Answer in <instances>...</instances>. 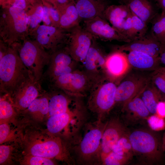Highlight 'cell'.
Listing matches in <instances>:
<instances>
[{"label": "cell", "instance_id": "obj_52", "mask_svg": "<svg viewBox=\"0 0 165 165\" xmlns=\"http://www.w3.org/2000/svg\"></svg>", "mask_w": 165, "mask_h": 165}, {"label": "cell", "instance_id": "obj_18", "mask_svg": "<svg viewBox=\"0 0 165 165\" xmlns=\"http://www.w3.org/2000/svg\"><path fill=\"white\" fill-rule=\"evenodd\" d=\"M162 44L151 34L145 35L117 48L122 51H136L159 57Z\"/></svg>", "mask_w": 165, "mask_h": 165}, {"label": "cell", "instance_id": "obj_37", "mask_svg": "<svg viewBox=\"0 0 165 165\" xmlns=\"http://www.w3.org/2000/svg\"><path fill=\"white\" fill-rule=\"evenodd\" d=\"M46 2L48 7L51 26L60 27V16L58 10L51 4Z\"/></svg>", "mask_w": 165, "mask_h": 165}, {"label": "cell", "instance_id": "obj_32", "mask_svg": "<svg viewBox=\"0 0 165 165\" xmlns=\"http://www.w3.org/2000/svg\"><path fill=\"white\" fill-rule=\"evenodd\" d=\"M151 81L156 87L165 95V67H159L150 74Z\"/></svg>", "mask_w": 165, "mask_h": 165}, {"label": "cell", "instance_id": "obj_46", "mask_svg": "<svg viewBox=\"0 0 165 165\" xmlns=\"http://www.w3.org/2000/svg\"><path fill=\"white\" fill-rule=\"evenodd\" d=\"M159 58L160 62L165 65V45H161Z\"/></svg>", "mask_w": 165, "mask_h": 165}, {"label": "cell", "instance_id": "obj_24", "mask_svg": "<svg viewBox=\"0 0 165 165\" xmlns=\"http://www.w3.org/2000/svg\"><path fill=\"white\" fill-rule=\"evenodd\" d=\"M76 98L75 101H73L63 94L54 95L49 101L48 114L49 116L70 112L81 108V105L75 107H70V105L74 104L78 101V99Z\"/></svg>", "mask_w": 165, "mask_h": 165}, {"label": "cell", "instance_id": "obj_50", "mask_svg": "<svg viewBox=\"0 0 165 165\" xmlns=\"http://www.w3.org/2000/svg\"><path fill=\"white\" fill-rule=\"evenodd\" d=\"M128 0H119L120 2L122 3V4H125Z\"/></svg>", "mask_w": 165, "mask_h": 165}, {"label": "cell", "instance_id": "obj_31", "mask_svg": "<svg viewBox=\"0 0 165 165\" xmlns=\"http://www.w3.org/2000/svg\"><path fill=\"white\" fill-rule=\"evenodd\" d=\"M49 100L45 97L37 98L27 108L31 113L45 115L49 113Z\"/></svg>", "mask_w": 165, "mask_h": 165}, {"label": "cell", "instance_id": "obj_11", "mask_svg": "<svg viewBox=\"0 0 165 165\" xmlns=\"http://www.w3.org/2000/svg\"><path fill=\"white\" fill-rule=\"evenodd\" d=\"M93 38L91 46L82 64L83 71L95 83L106 78L104 67L106 56Z\"/></svg>", "mask_w": 165, "mask_h": 165}, {"label": "cell", "instance_id": "obj_9", "mask_svg": "<svg viewBox=\"0 0 165 165\" xmlns=\"http://www.w3.org/2000/svg\"><path fill=\"white\" fill-rule=\"evenodd\" d=\"M69 36V31L60 27L40 25L30 36L50 53L65 46Z\"/></svg>", "mask_w": 165, "mask_h": 165}, {"label": "cell", "instance_id": "obj_7", "mask_svg": "<svg viewBox=\"0 0 165 165\" xmlns=\"http://www.w3.org/2000/svg\"><path fill=\"white\" fill-rule=\"evenodd\" d=\"M107 121L97 119L89 124L83 137L77 148V151L81 159L90 162L97 158L100 160L101 140Z\"/></svg>", "mask_w": 165, "mask_h": 165}, {"label": "cell", "instance_id": "obj_35", "mask_svg": "<svg viewBox=\"0 0 165 165\" xmlns=\"http://www.w3.org/2000/svg\"><path fill=\"white\" fill-rule=\"evenodd\" d=\"M7 94L0 98V122H6L14 115L15 112L11 102L6 99Z\"/></svg>", "mask_w": 165, "mask_h": 165}, {"label": "cell", "instance_id": "obj_39", "mask_svg": "<svg viewBox=\"0 0 165 165\" xmlns=\"http://www.w3.org/2000/svg\"><path fill=\"white\" fill-rule=\"evenodd\" d=\"M28 159V164L31 165H51L54 163L49 158L33 156Z\"/></svg>", "mask_w": 165, "mask_h": 165}, {"label": "cell", "instance_id": "obj_53", "mask_svg": "<svg viewBox=\"0 0 165 165\" xmlns=\"http://www.w3.org/2000/svg\"></svg>", "mask_w": 165, "mask_h": 165}, {"label": "cell", "instance_id": "obj_41", "mask_svg": "<svg viewBox=\"0 0 165 165\" xmlns=\"http://www.w3.org/2000/svg\"><path fill=\"white\" fill-rule=\"evenodd\" d=\"M52 5L58 9L64 5L71 2H75V0H43Z\"/></svg>", "mask_w": 165, "mask_h": 165}, {"label": "cell", "instance_id": "obj_29", "mask_svg": "<svg viewBox=\"0 0 165 165\" xmlns=\"http://www.w3.org/2000/svg\"><path fill=\"white\" fill-rule=\"evenodd\" d=\"M151 34L161 44L165 45V14L161 13L156 17Z\"/></svg>", "mask_w": 165, "mask_h": 165}, {"label": "cell", "instance_id": "obj_14", "mask_svg": "<svg viewBox=\"0 0 165 165\" xmlns=\"http://www.w3.org/2000/svg\"><path fill=\"white\" fill-rule=\"evenodd\" d=\"M129 128L124 125L120 118H112L107 121L102 137L100 160L102 162L112 151L119 139L127 133Z\"/></svg>", "mask_w": 165, "mask_h": 165}, {"label": "cell", "instance_id": "obj_12", "mask_svg": "<svg viewBox=\"0 0 165 165\" xmlns=\"http://www.w3.org/2000/svg\"><path fill=\"white\" fill-rule=\"evenodd\" d=\"M131 67L127 54L117 48L107 55L104 67L106 78L117 85Z\"/></svg>", "mask_w": 165, "mask_h": 165}, {"label": "cell", "instance_id": "obj_3", "mask_svg": "<svg viewBox=\"0 0 165 165\" xmlns=\"http://www.w3.org/2000/svg\"><path fill=\"white\" fill-rule=\"evenodd\" d=\"M29 37L26 11L16 6L1 7L0 40L13 46L21 43Z\"/></svg>", "mask_w": 165, "mask_h": 165}, {"label": "cell", "instance_id": "obj_47", "mask_svg": "<svg viewBox=\"0 0 165 165\" xmlns=\"http://www.w3.org/2000/svg\"><path fill=\"white\" fill-rule=\"evenodd\" d=\"M162 10V13L165 14V0H154Z\"/></svg>", "mask_w": 165, "mask_h": 165}, {"label": "cell", "instance_id": "obj_49", "mask_svg": "<svg viewBox=\"0 0 165 165\" xmlns=\"http://www.w3.org/2000/svg\"><path fill=\"white\" fill-rule=\"evenodd\" d=\"M162 142L163 148L165 156V131L164 132L162 135Z\"/></svg>", "mask_w": 165, "mask_h": 165}, {"label": "cell", "instance_id": "obj_17", "mask_svg": "<svg viewBox=\"0 0 165 165\" xmlns=\"http://www.w3.org/2000/svg\"><path fill=\"white\" fill-rule=\"evenodd\" d=\"M81 109L50 116L47 123L49 131L57 134L64 129L67 130L69 127L77 130L81 122Z\"/></svg>", "mask_w": 165, "mask_h": 165}, {"label": "cell", "instance_id": "obj_51", "mask_svg": "<svg viewBox=\"0 0 165 165\" xmlns=\"http://www.w3.org/2000/svg\"><path fill=\"white\" fill-rule=\"evenodd\" d=\"M164 103H165V99L164 100Z\"/></svg>", "mask_w": 165, "mask_h": 165}, {"label": "cell", "instance_id": "obj_48", "mask_svg": "<svg viewBox=\"0 0 165 165\" xmlns=\"http://www.w3.org/2000/svg\"><path fill=\"white\" fill-rule=\"evenodd\" d=\"M27 5L29 7L39 2L41 0H25Z\"/></svg>", "mask_w": 165, "mask_h": 165}, {"label": "cell", "instance_id": "obj_23", "mask_svg": "<svg viewBox=\"0 0 165 165\" xmlns=\"http://www.w3.org/2000/svg\"><path fill=\"white\" fill-rule=\"evenodd\" d=\"M131 67L141 70H154L159 67V57L151 56L142 52L130 51L127 54Z\"/></svg>", "mask_w": 165, "mask_h": 165}, {"label": "cell", "instance_id": "obj_42", "mask_svg": "<svg viewBox=\"0 0 165 165\" xmlns=\"http://www.w3.org/2000/svg\"><path fill=\"white\" fill-rule=\"evenodd\" d=\"M9 146L4 145L0 146V164L4 163L8 159L10 153Z\"/></svg>", "mask_w": 165, "mask_h": 165}, {"label": "cell", "instance_id": "obj_10", "mask_svg": "<svg viewBox=\"0 0 165 165\" xmlns=\"http://www.w3.org/2000/svg\"><path fill=\"white\" fill-rule=\"evenodd\" d=\"M69 36L65 47L77 63H83L92 43L93 37L79 25L69 30Z\"/></svg>", "mask_w": 165, "mask_h": 165}, {"label": "cell", "instance_id": "obj_38", "mask_svg": "<svg viewBox=\"0 0 165 165\" xmlns=\"http://www.w3.org/2000/svg\"><path fill=\"white\" fill-rule=\"evenodd\" d=\"M1 7L16 6L21 7L26 12L29 8L25 0H0Z\"/></svg>", "mask_w": 165, "mask_h": 165}, {"label": "cell", "instance_id": "obj_6", "mask_svg": "<svg viewBox=\"0 0 165 165\" xmlns=\"http://www.w3.org/2000/svg\"><path fill=\"white\" fill-rule=\"evenodd\" d=\"M150 74L129 72L117 85L114 107L121 109L127 102L140 95L150 81Z\"/></svg>", "mask_w": 165, "mask_h": 165}, {"label": "cell", "instance_id": "obj_20", "mask_svg": "<svg viewBox=\"0 0 165 165\" xmlns=\"http://www.w3.org/2000/svg\"><path fill=\"white\" fill-rule=\"evenodd\" d=\"M105 1L101 0H75V5L81 21L90 20L97 16L106 20L104 12L107 6Z\"/></svg>", "mask_w": 165, "mask_h": 165}, {"label": "cell", "instance_id": "obj_30", "mask_svg": "<svg viewBox=\"0 0 165 165\" xmlns=\"http://www.w3.org/2000/svg\"><path fill=\"white\" fill-rule=\"evenodd\" d=\"M128 132L119 139L114 146L112 151L134 160V154L129 138Z\"/></svg>", "mask_w": 165, "mask_h": 165}, {"label": "cell", "instance_id": "obj_26", "mask_svg": "<svg viewBox=\"0 0 165 165\" xmlns=\"http://www.w3.org/2000/svg\"><path fill=\"white\" fill-rule=\"evenodd\" d=\"M162 93L156 87L151 81L140 94V97L151 115L157 114L158 104L163 101Z\"/></svg>", "mask_w": 165, "mask_h": 165}, {"label": "cell", "instance_id": "obj_34", "mask_svg": "<svg viewBox=\"0 0 165 165\" xmlns=\"http://www.w3.org/2000/svg\"><path fill=\"white\" fill-rule=\"evenodd\" d=\"M131 16L134 40L146 35L147 27L146 23L132 12Z\"/></svg>", "mask_w": 165, "mask_h": 165}, {"label": "cell", "instance_id": "obj_1", "mask_svg": "<svg viewBox=\"0 0 165 165\" xmlns=\"http://www.w3.org/2000/svg\"><path fill=\"white\" fill-rule=\"evenodd\" d=\"M128 135L136 164L140 165L164 164L165 156L162 135L143 125L129 128Z\"/></svg>", "mask_w": 165, "mask_h": 165}, {"label": "cell", "instance_id": "obj_44", "mask_svg": "<svg viewBox=\"0 0 165 165\" xmlns=\"http://www.w3.org/2000/svg\"><path fill=\"white\" fill-rule=\"evenodd\" d=\"M157 114L163 118H165V103L163 101H160L159 102L157 107Z\"/></svg>", "mask_w": 165, "mask_h": 165}, {"label": "cell", "instance_id": "obj_40", "mask_svg": "<svg viewBox=\"0 0 165 165\" xmlns=\"http://www.w3.org/2000/svg\"><path fill=\"white\" fill-rule=\"evenodd\" d=\"M9 125L5 122H0V143L2 144L6 139L9 132Z\"/></svg>", "mask_w": 165, "mask_h": 165}, {"label": "cell", "instance_id": "obj_33", "mask_svg": "<svg viewBox=\"0 0 165 165\" xmlns=\"http://www.w3.org/2000/svg\"><path fill=\"white\" fill-rule=\"evenodd\" d=\"M133 160L129 157L112 151L102 163L106 165H125L130 163Z\"/></svg>", "mask_w": 165, "mask_h": 165}, {"label": "cell", "instance_id": "obj_43", "mask_svg": "<svg viewBox=\"0 0 165 165\" xmlns=\"http://www.w3.org/2000/svg\"><path fill=\"white\" fill-rule=\"evenodd\" d=\"M42 0L43 8V14L42 21L43 22V24L47 26H51V22L48 7L46 2L44 0Z\"/></svg>", "mask_w": 165, "mask_h": 165}, {"label": "cell", "instance_id": "obj_36", "mask_svg": "<svg viewBox=\"0 0 165 165\" xmlns=\"http://www.w3.org/2000/svg\"><path fill=\"white\" fill-rule=\"evenodd\" d=\"M148 127L155 131H160L165 127V120L157 114L151 115L147 120Z\"/></svg>", "mask_w": 165, "mask_h": 165}, {"label": "cell", "instance_id": "obj_21", "mask_svg": "<svg viewBox=\"0 0 165 165\" xmlns=\"http://www.w3.org/2000/svg\"><path fill=\"white\" fill-rule=\"evenodd\" d=\"M38 82L30 79L23 84L12 95L14 96V106L20 109L27 108L39 94Z\"/></svg>", "mask_w": 165, "mask_h": 165}, {"label": "cell", "instance_id": "obj_2", "mask_svg": "<svg viewBox=\"0 0 165 165\" xmlns=\"http://www.w3.org/2000/svg\"><path fill=\"white\" fill-rule=\"evenodd\" d=\"M31 79H34L23 62L17 49L9 46L0 59L1 92L12 95L23 84Z\"/></svg>", "mask_w": 165, "mask_h": 165}, {"label": "cell", "instance_id": "obj_4", "mask_svg": "<svg viewBox=\"0 0 165 165\" xmlns=\"http://www.w3.org/2000/svg\"><path fill=\"white\" fill-rule=\"evenodd\" d=\"M16 48L24 64L34 80L38 82L42 76L45 67L49 64L51 53L31 38L26 39Z\"/></svg>", "mask_w": 165, "mask_h": 165}, {"label": "cell", "instance_id": "obj_5", "mask_svg": "<svg viewBox=\"0 0 165 165\" xmlns=\"http://www.w3.org/2000/svg\"><path fill=\"white\" fill-rule=\"evenodd\" d=\"M117 85L106 78L94 83L90 90L89 109L96 114L98 119L104 118L114 107Z\"/></svg>", "mask_w": 165, "mask_h": 165}, {"label": "cell", "instance_id": "obj_8", "mask_svg": "<svg viewBox=\"0 0 165 165\" xmlns=\"http://www.w3.org/2000/svg\"><path fill=\"white\" fill-rule=\"evenodd\" d=\"M55 85L68 95L79 97L90 91L94 82L83 71L75 70L54 80Z\"/></svg>", "mask_w": 165, "mask_h": 165}, {"label": "cell", "instance_id": "obj_28", "mask_svg": "<svg viewBox=\"0 0 165 165\" xmlns=\"http://www.w3.org/2000/svg\"><path fill=\"white\" fill-rule=\"evenodd\" d=\"M28 19V31L29 37L40 25L42 21L43 8L42 0L30 6L26 12Z\"/></svg>", "mask_w": 165, "mask_h": 165}, {"label": "cell", "instance_id": "obj_27", "mask_svg": "<svg viewBox=\"0 0 165 165\" xmlns=\"http://www.w3.org/2000/svg\"><path fill=\"white\" fill-rule=\"evenodd\" d=\"M125 4L133 13L146 24L155 16L153 6L148 0H128Z\"/></svg>", "mask_w": 165, "mask_h": 165}, {"label": "cell", "instance_id": "obj_16", "mask_svg": "<svg viewBox=\"0 0 165 165\" xmlns=\"http://www.w3.org/2000/svg\"><path fill=\"white\" fill-rule=\"evenodd\" d=\"M77 63L70 55L65 46L60 48L51 53L49 76L53 81L61 75L71 73L76 70Z\"/></svg>", "mask_w": 165, "mask_h": 165}, {"label": "cell", "instance_id": "obj_13", "mask_svg": "<svg viewBox=\"0 0 165 165\" xmlns=\"http://www.w3.org/2000/svg\"><path fill=\"white\" fill-rule=\"evenodd\" d=\"M140 95L127 102L121 109L120 118L128 128L144 125L151 115Z\"/></svg>", "mask_w": 165, "mask_h": 165}, {"label": "cell", "instance_id": "obj_15", "mask_svg": "<svg viewBox=\"0 0 165 165\" xmlns=\"http://www.w3.org/2000/svg\"><path fill=\"white\" fill-rule=\"evenodd\" d=\"M90 33L94 38L104 41L116 40L127 41L123 35L107 20L99 16L83 21V27Z\"/></svg>", "mask_w": 165, "mask_h": 165}, {"label": "cell", "instance_id": "obj_22", "mask_svg": "<svg viewBox=\"0 0 165 165\" xmlns=\"http://www.w3.org/2000/svg\"><path fill=\"white\" fill-rule=\"evenodd\" d=\"M131 13L126 4L114 5L107 6L105 10L104 14L106 20L121 34L124 24Z\"/></svg>", "mask_w": 165, "mask_h": 165}, {"label": "cell", "instance_id": "obj_19", "mask_svg": "<svg viewBox=\"0 0 165 165\" xmlns=\"http://www.w3.org/2000/svg\"><path fill=\"white\" fill-rule=\"evenodd\" d=\"M32 156L47 158H63L66 155L63 146L58 138L35 143L29 148Z\"/></svg>", "mask_w": 165, "mask_h": 165}, {"label": "cell", "instance_id": "obj_25", "mask_svg": "<svg viewBox=\"0 0 165 165\" xmlns=\"http://www.w3.org/2000/svg\"><path fill=\"white\" fill-rule=\"evenodd\" d=\"M75 2L69 3L57 9L60 16V27L67 31L79 25L81 21Z\"/></svg>", "mask_w": 165, "mask_h": 165}, {"label": "cell", "instance_id": "obj_45", "mask_svg": "<svg viewBox=\"0 0 165 165\" xmlns=\"http://www.w3.org/2000/svg\"><path fill=\"white\" fill-rule=\"evenodd\" d=\"M9 46L0 40V59H1L7 51Z\"/></svg>", "mask_w": 165, "mask_h": 165}]
</instances>
